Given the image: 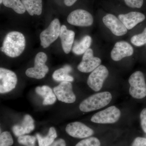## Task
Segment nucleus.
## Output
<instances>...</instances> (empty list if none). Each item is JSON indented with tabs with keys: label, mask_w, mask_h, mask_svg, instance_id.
<instances>
[{
	"label": "nucleus",
	"mask_w": 146,
	"mask_h": 146,
	"mask_svg": "<svg viewBox=\"0 0 146 146\" xmlns=\"http://www.w3.org/2000/svg\"><path fill=\"white\" fill-rule=\"evenodd\" d=\"M49 146H66V143L63 139H59L54 141Z\"/></svg>",
	"instance_id": "7c9ffc66"
},
{
	"label": "nucleus",
	"mask_w": 146,
	"mask_h": 146,
	"mask_svg": "<svg viewBox=\"0 0 146 146\" xmlns=\"http://www.w3.org/2000/svg\"><path fill=\"white\" fill-rule=\"evenodd\" d=\"M36 138L33 136L23 135L18 137V143L27 146H33L35 144Z\"/></svg>",
	"instance_id": "bb28decb"
},
{
	"label": "nucleus",
	"mask_w": 146,
	"mask_h": 146,
	"mask_svg": "<svg viewBox=\"0 0 146 146\" xmlns=\"http://www.w3.org/2000/svg\"><path fill=\"white\" fill-rule=\"evenodd\" d=\"M77 0H64L65 4L67 6L70 7L73 5Z\"/></svg>",
	"instance_id": "2f4dec72"
},
{
	"label": "nucleus",
	"mask_w": 146,
	"mask_h": 146,
	"mask_svg": "<svg viewBox=\"0 0 146 146\" xmlns=\"http://www.w3.org/2000/svg\"><path fill=\"white\" fill-rule=\"evenodd\" d=\"M112 99V96L108 91L100 92L91 95L82 102L80 110L83 112H90L105 107Z\"/></svg>",
	"instance_id": "f03ea898"
},
{
	"label": "nucleus",
	"mask_w": 146,
	"mask_h": 146,
	"mask_svg": "<svg viewBox=\"0 0 146 146\" xmlns=\"http://www.w3.org/2000/svg\"><path fill=\"white\" fill-rule=\"evenodd\" d=\"M108 75L109 72L107 68L104 65H100L89 76L87 79V84L94 91H100Z\"/></svg>",
	"instance_id": "0eeeda50"
},
{
	"label": "nucleus",
	"mask_w": 146,
	"mask_h": 146,
	"mask_svg": "<svg viewBox=\"0 0 146 146\" xmlns=\"http://www.w3.org/2000/svg\"><path fill=\"white\" fill-rule=\"evenodd\" d=\"M0 3H1V4L3 3V0H0Z\"/></svg>",
	"instance_id": "473e14b6"
},
{
	"label": "nucleus",
	"mask_w": 146,
	"mask_h": 146,
	"mask_svg": "<svg viewBox=\"0 0 146 146\" xmlns=\"http://www.w3.org/2000/svg\"><path fill=\"white\" fill-rule=\"evenodd\" d=\"M54 92L60 101L66 103H73L76 101V96L73 91L72 85L70 82H61L53 89Z\"/></svg>",
	"instance_id": "9d476101"
},
{
	"label": "nucleus",
	"mask_w": 146,
	"mask_h": 146,
	"mask_svg": "<svg viewBox=\"0 0 146 146\" xmlns=\"http://www.w3.org/2000/svg\"><path fill=\"white\" fill-rule=\"evenodd\" d=\"M133 49L132 46L125 41L118 42L115 44L111 52V58L117 61L124 58L132 55Z\"/></svg>",
	"instance_id": "4468645a"
},
{
	"label": "nucleus",
	"mask_w": 146,
	"mask_h": 146,
	"mask_svg": "<svg viewBox=\"0 0 146 146\" xmlns=\"http://www.w3.org/2000/svg\"><path fill=\"white\" fill-rule=\"evenodd\" d=\"M12 136L8 131H4L0 136V146H10L13 145Z\"/></svg>",
	"instance_id": "a878e982"
},
{
	"label": "nucleus",
	"mask_w": 146,
	"mask_h": 146,
	"mask_svg": "<svg viewBox=\"0 0 146 146\" xmlns=\"http://www.w3.org/2000/svg\"><path fill=\"white\" fill-rule=\"evenodd\" d=\"M130 84L129 93L136 99H142L146 96V83L143 74L141 71L133 73L129 78Z\"/></svg>",
	"instance_id": "7ed1b4c3"
},
{
	"label": "nucleus",
	"mask_w": 146,
	"mask_h": 146,
	"mask_svg": "<svg viewBox=\"0 0 146 146\" xmlns=\"http://www.w3.org/2000/svg\"><path fill=\"white\" fill-rule=\"evenodd\" d=\"M69 24L78 27H89L94 23L92 15L85 10L76 9L70 13L67 18Z\"/></svg>",
	"instance_id": "6e6552de"
},
{
	"label": "nucleus",
	"mask_w": 146,
	"mask_h": 146,
	"mask_svg": "<svg viewBox=\"0 0 146 146\" xmlns=\"http://www.w3.org/2000/svg\"><path fill=\"white\" fill-rule=\"evenodd\" d=\"M131 146H146V137H136L133 140Z\"/></svg>",
	"instance_id": "c756f323"
},
{
	"label": "nucleus",
	"mask_w": 146,
	"mask_h": 146,
	"mask_svg": "<svg viewBox=\"0 0 146 146\" xmlns=\"http://www.w3.org/2000/svg\"><path fill=\"white\" fill-rule=\"evenodd\" d=\"M26 40L23 34L18 31L9 33L5 37L1 51L7 56L18 57L23 52Z\"/></svg>",
	"instance_id": "f257e3e1"
},
{
	"label": "nucleus",
	"mask_w": 146,
	"mask_h": 146,
	"mask_svg": "<svg viewBox=\"0 0 146 146\" xmlns=\"http://www.w3.org/2000/svg\"><path fill=\"white\" fill-rule=\"evenodd\" d=\"M39 146H49L53 143L55 139L57 137V133L54 127L50 128L48 135L42 137L39 133L36 134Z\"/></svg>",
	"instance_id": "4be33fe9"
},
{
	"label": "nucleus",
	"mask_w": 146,
	"mask_h": 146,
	"mask_svg": "<svg viewBox=\"0 0 146 146\" xmlns=\"http://www.w3.org/2000/svg\"><path fill=\"white\" fill-rule=\"evenodd\" d=\"M92 43V38L89 35L84 36L79 42L76 43L72 48V52L76 55L83 54L87 50Z\"/></svg>",
	"instance_id": "412c9836"
},
{
	"label": "nucleus",
	"mask_w": 146,
	"mask_h": 146,
	"mask_svg": "<svg viewBox=\"0 0 146 146\" xmlns=\"http://www.w3.org/2000/svg\"><path fill=\"white\" fill-rule=\"evenodd\" d=\"M140 119L142 129L145 133H146V108L141 111L140 114Z\"/></svg>",
	"instance_id": "c85d7f7f"
},
{
	"label": "nucleus",
	"mask_w": 146,
	"mask_h": 146,
	"mask_svg": "<svg viewBox=\"0 0 146 146\" xmlns=\"http://www.w3.org/2000/svg\"><path fill=\"white\" fill-rule=\"evenodd\" d=\"M18 82L14 72L5 68H0V93L5 94L12 91L16 87Z\"/></svg>",
	"instance_id": "1a4fd4ad"
},
{
	"label": "nucleus",
	"mask_w": 146,
	"mask_h": 146,
	"mask_svg": "<svg viewBox=\"0 0 146 146\" xmlns=\"http://www.w3.org/2000/svg\"><path fill=\"white\" fill-rule=\"evenodd\" d=\"M121 112L114 106H110L94 114L91 118L93 122L100 124H112L119 119Z\"/></svg>",
	"instance_id": "39448f33"
},
{
	"label": "nucleus",
	"mask_w": 146,
	"mask_h": 146,
	"mask_svg": "<svg viewBox=\"0 0 146 146\" xmlns=\"http://www.w3.org/2000/svg\"><path fill=\"white\" fill-rule=\"evenodd\" d=\"M60 27V21L57 18L53 20L48 27L40 35L41 46L44 48L49 46L59 36Z\"/></svg>",
	"instance_id": "423d86ee"
},
{
	"label": "nucleus",
	"mask_w": 146,
	"mask_h": 146,
	"mask_svg": "<svg viewBox=\"0 0 146 146\" xmlns=\"http://www.w3.org/2000/svg\"><path fill=\"white\" fill-rule=\"evenodd\" d=\"M34 120L30 115H25L22 123L14 125L12 128L13 133L15 136L19 137L30 133L34 129Z\"/></svg>",
	"instance_id": "f3484780"
},
{
	"label": "nucleus",
	"mask_w": 146,
	"mask_h": 146,
	"mask_svg": "<svg viewBox=\"0 0 146 146\" xmlns=\"http://www.w3.org/2000/svg\"><path fill=\"white\" fill-rule=\"evenodd\" d=\"M75 35L74 32L68 30L64 25L61 27L59 37L61 40L62 48L66 54H69L72 50Z\"/></svg>",
	"instance_id": "dca6fc26"
},
{
	"label": "nucleus",
	"mask_w": 146,
	"mask_h": 146,
	"mask_svg": "<svg viewBox=\"0 0 146 146\" xmlns=\"http://www.w3.org/2000/svg\"><path fill=\"white\" fill-rule=\"evenodd\" d=\"M30 15L39 16L42 11V0H21Z\"/></svg>",
	"instance_id": "6ab92c4d"
},
{
	"label": "nucleus",
	"mask_w": 146,
	"mask_h": 146,
	"mask_svg": "<svg viewBox=\"0 0 146 146\" xmlns=\"http://www.w3.org/2000/svg\"><path fill=\"white\" fill-rule=\"evenodd\" d=\"M101 62L100 58L94 56L93 50L89 48L84 54L82 60L78 66L77 69L82 72H91L100 65Z\"/></svg>",
	"instance_id": "9b49d317"
},
{
	"label": "nucleus",
	"mask_w": 146,
	"mask_h": 146,
	"mask_svg": "<svg viewBox=\"0 0 146 146\" xmlns=\"http://www.w3.org/2000/svg\"><path fill=\"white\" fill-rule=\"evenodd\" d=\"M36 94L44 98L43 104L44 105H50L54 103L56 100L55 94L49 86L44 85L37 86L35 89Z\"/></svg>",
	"instance_id": "a211bd4d"
},
{
	"label": "nucleus",
	"mask_w": 146,
	"mask_h": 146,
	"mask_svg": "<svg viewBox=\"0 0 146 146\" xmlns=\"http://www.w3.org/2000/svg\"><path fill=\"white\" fill-rule=\"evenodd\" d=\"M65 130L69 135L78 138H89L94 133L93 129L80 122H74L68 124Z\"/></svg>",
	"instance_id": "f8f14e48"
},
{
	"label": "nucleus",
	"mask_w": 146,
	"mask_h": 146,
	"mask_svg": "<svg viewBox=\"0 0 146 146\" xmlns=\"http://www.w3.org/2000/svg\"><path fill=\"white\" fill-rule=\"evenodd\" d=\"M131 43L136 46H141L146 44V27L142 33L134 35L131 39Z\"/></svg>",
	"instance_id": "b1692460"
},
{
	"label": "nucleus",
	"mask_w": 146,
	"mask_h": 146,
	"mask_svg": "<svg viewBox=\"0 0 146 146\" xmlns=\"http://www.w3.org/2000/svg\"><path fill=\"white\" fill-rule=\"evenodd\" d=\"M126 4L131 8H140L143 4L144 0H124Z\"/></svg>",
	"instance_id": "cd10ccee"
},
{
	"label": "nucleus",
	"mask_w": 146,
	"mask_h": 146,
	"mask_svg": "<svg viewBox=\"0 0 146 146\" xmlns=\"http://www.w3.org/2000/svg\"></svg>",
	"instance_id": "f704fd0d"
},
{
	"label": "nucleus",
	"mask_w": 146,
	"mask_h": 146,
	"mask_svg": "<svg viewBox=\"0 0 146 146\" xmlns=\"http://www.w3.org/2000/svg\"><path fill=\"white\" fill-rule=\"evenodd\" d=\"M48 57L46 53L39 52L35 58L34 67L29 68L26 71V75L31 78L41 79L48 73L49 68L46 65Z\"/></svg>",
	"instance_id": "20e7f679"
},
{
	"label": "nucleus",
	"mask_w": 146,
	"mask_h": 146,
	"mask_svg": "<svg viewBox=\"0 0 146 146\" xmlns=\"http://www.w3.org/2000/svg\"><path fill=\"white\" fill-rule=\"evenodd\" d=\"M75 146H101V143L98 138L91 137L80 141Z\"/></svg>",
	"instance_id": "393cba45"
},
{
	"label": "nucleus",
	"mask_w": 146,
	"mask_h": 146,
	"mask_svg": "<svg viewBox=\"0 0 146 146\" xmlns=\"http://www.w3.org/2000/svg\"><path fill=\"white\" fill-rule=\"evenodd\" d=\"M5 6L12 9L18 14H23L26 9L21 0H3Z\"/></svg>",
	"instance_id": "5701e85b"
},
{
	"label": "nucleus",
	"mask_w": 146,
	"mask_h": 146,
	"mask_svg": "<svg viewBox=\"0 0 146 146\" xmlns=\"http://www.w3.org/2000/svg\"><path fill=\"white\" fill-rule=\"evenodd\" d=\"M145 16L143 13L136 11H131L126 14H121L118 18L121 21L127 30H130L136 25L143 21Z\"/></svg>",
	"instance_id": "2eb2a0df"
},
{
	"label": "nucleus",
	"mask_w": 146,
	"mask_h": 146,
	"mask_svg": "<svg viewBox=\"0 0 146 146\" xmlns=\"http://www.w3.org/2000/svg\"><path fill=\"white\" fill-rule=\"evenodd\" d=\"M72 70L70 65H66L63 68L56 70L52 75V78L55 81L72 82L74 78L69 75V73Z\"/></svg>",
	"instance_id": "aec40b11"
},
{
	"label": "nucleus",
	"mask_w": 146,
	"mask_h": 146,
	"mask_svg": "<svg viewBox=\"0 0 146 146\" xmlns=\"http://www.w3.org/2000/svg\"><path fill=\"white\" fill-rule=\"evenodd\" d=\"M102 21L105 25L115 35L123 36L127 33V29L125 26L113 14H107L103 17Z\"/></svg>",
	"instance_id": "ddd939ff"
},
{
	"label": "nucleus",
	"mask_w": 146,
	"mask_h": 146,
	"mask_svg": "<svg viewBox=\"0 0 146 146\" xmlns=\"http://www.w3.org/2000/svg\"></svg>",
	"instance_id": "72a5a7b5"
}]
</instances>
